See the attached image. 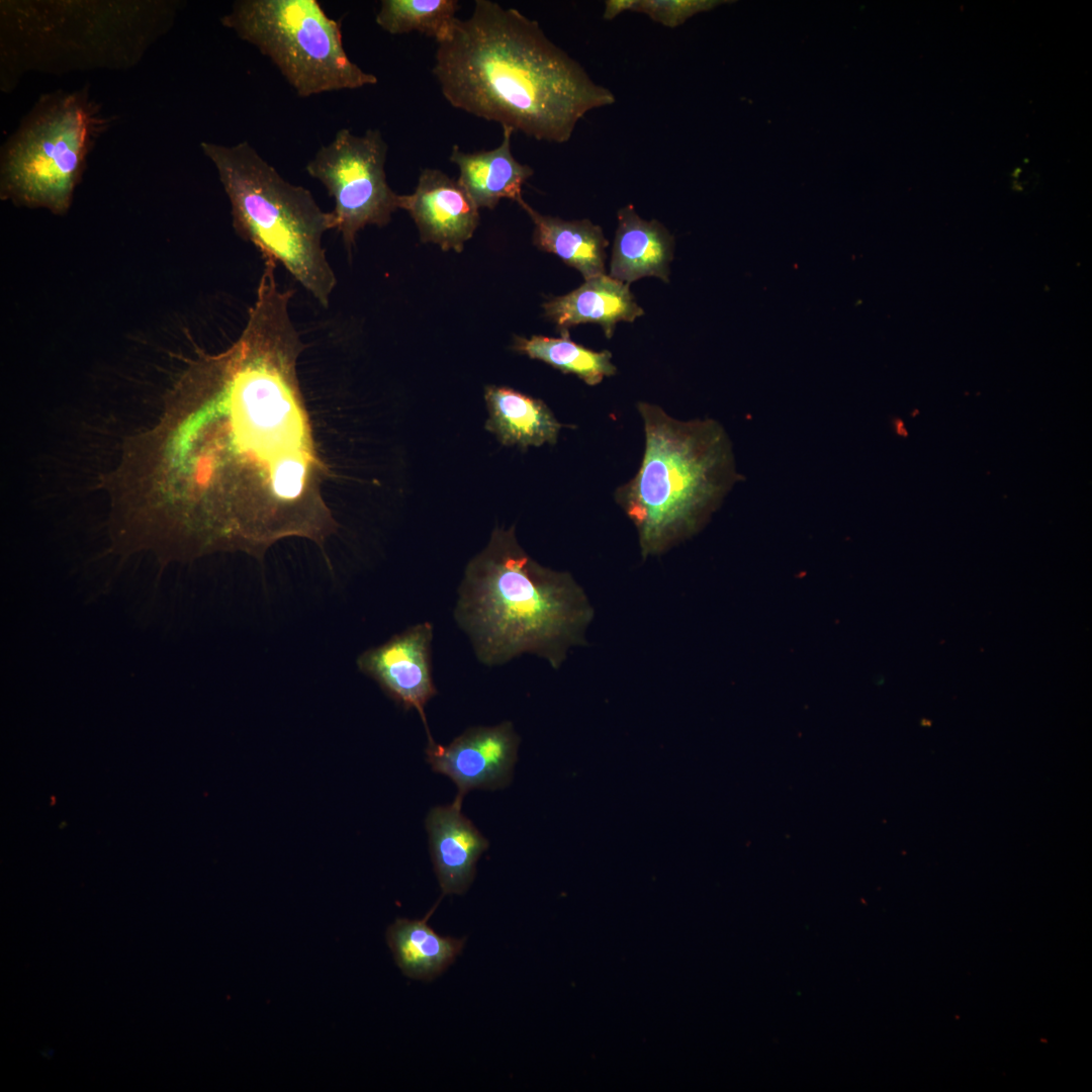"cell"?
Returning <instances> with one entry per match:
<instances>
[{"instance_id": "obj_13", "label": "cell", "mask_w": 1092, "mask_h": 1092, "mask_svg": "<svg viewBox=\"0 0 1092 1092\" xmlns=\"http://www.w3.org/2000/svg\"><path fill=\"white\" fill-rule=\"evenodd\" d=\"M455 800L433 807L426 817L430 853L442 895L464 894L476 872V862L488 840L461 812Z\"/></svg>"}, {"instance_id": "obj_21", "label": "cell", "mask_w": 1092, "mask_h": 1092, "mask_svg": "<svg viewBox=\"0 0 1092 1092\" xmlns=\"http://www.w3.org/2000/svg\"><path fill=\"white\" fill-rule=\"evenodd\" d=\"M457 0H382L376 23L390 34L421 32L436 41L456 18Z\"/></svg>"}, {"instance_id": "obj_20", "label": "cell", "mask_w": 1092, "mask_h": 1092, "mask_svg": "<svg viewBox=\"0 0 1092 1092\" xmlns=\"http://www.w3.org/2000/svg\"><path fill=\"white\" fill-rule=\"evenodd\" d=\"M514 348L532 359L540 360L563 373L576 375L588 385H597L605 377L616 373L612 354L605 350L597 352L573 342L568 332L560 338L532 336L516 338Z\"/></svg>"}, {"instance_id": "obj_7", "label": "cell", "mask_w": 1092, "mask_h": 1092, "mask_svg": "<svg viewBox=\"0 0 1092 1092\" xmlns=\"http://www.w3.org/2000/svg\"><path fill=\"white\" fill-rule=\"evenodd\" d=\"M111 121L87 87L40 96L2 148V197L65 213L88 154Z\"/></svg>"}, {"instance_id": "obj_23", "label": "cell", "mask_w": 1092, "mask_h": 1092, "mask_svg": "<svg viewBox=\"0 0 1092 1092\" xmlns=\"http://www.w3.org/2000/svg\"><path fill=\"white\" fill-rule=\"evenodd\" d=\"M634 0H608L605 2V10L603 17L606 20H612L620 13L632 9Z\"/></svg>"}, {"instance_id": "obj_9", "label": "cell", "mask_w": 1092, "mask_h": 1092, "mask_svg": "<svg viewBox=\"0 0 1092 1092\" xmlns=\"http://www.w3.org/2000/svg\"><path fill=\"white\" fill-rule=\"evenodd\" d=\"M386 154L387 145L378 129L356 135L342 128L305 167L334 198L333 230L342 235L348 250L360 230L386 225L399 208V195L386 180Z\"/></svg>"}, {"instance_id": "obj_3", "label": "cell", "mask_w": 1092, "mask_h": 1092, "mask_svg": "<svg viewBox=\"0 0 1092 1092\" xmlns=\"http://www.w3.org/2000/svg\"><path fill=\"white\" fill-rule=\"evenodd\" d=\"M454 617L477 659L502 665L531 653L557 669L584 642L594 609L571 574L539 564L519 544L515 528L495 527L467 564Z\"/></svg>"}, {"instance_id": "obj_14", "label": "cell", "mask_w": 1092, "mask_h": 1092, "mask_svg": "<svg viewBox=\"0 0 1092 1092\" xmlns=\"http://www.w3.org/2000/svg\"><path fill=\"white\" fill-rule=\"evenodd\" d=\"M545 315L556 324L560 333L579 324L600 325L607 338L613 336L620 322L632 323L643 314L629 284L606 274L590 279L573 291L550 299L543 304Z\"/></svg>"}, {"instance_id": "obj_12", "label": "cell", "mask_w": 1092, "mask_h": 1092, "mask_svg": "<svg viewBox=\"0 0 1092 1092\" xmlns=\"http://www.w3.org/2000/svg\"><path fill=\"white\" fill-rule=\"evenodd\" d=\"M398 207L410 213L422 241L443 250L460 252L479 222L477 205L457 180L438 169H424L415 191L399 195Z\"/></svg>"}, {"instance_id": "obj_18", "label": "cell", "mask_w": 1092, "mask_h": 1092, "mask_svg": "<svg viewBox=\"0 0 1092 1092\" xmlns=\"http://www.w3.org/2000/svg\"><path fill=\"white\" fill-rule=\"evenodd\" d=\"M518 203L533 221V243L538 249L555 254L578 270L584 280L605 274L609 243L600 225L588 219L564 220L541 214L524 199Z\"/></svg>"}, {"instance_id": "obj_15", "label": "cell", "mask_w": 1092, "mask_h": 1092, "mask_svg": "<svg viewBox=\"0 0 1092 1092\" xmlns=\"http://www.w3.org/2000/svg\"><path fill=\"white\" fill-rule=\"evenodd\" d=\"M514 131L503 126L502 143L492 150L465 153L456 145L452 148L449 159L459 169L457 182L478 208L492 209L503 198L516 202L523 199L522 186L534 171L514 158L511 151Z\"/></svg>"}, {"instance_id": "obj_17", "label": "cell", "mask_w": 1092, "mask_h": 1092, "mask_svg": "<svg viewBox=\"0 0 1092 1092\" xmlns=\"http://www.w3.org/2000/svg\"><path fill=\"white\" fill-rule=\"evenodd\" d=\"M485 429L509 447L527 449L557 442L562 425L540 399L506 386L488 385Z\"/></svg>"}, {"instance_id": "obj_2", "label": "cell", "mask_w": 1092, "mask_h": 1092, "mask_svg": "<svg viewBox=\"0 0 1092 1092\" xmlns=\"http://www.w3.org/2000/svg\"><path fill=\"white\" fill-rule=\"evenodd\" d=\"M433 73L455 108L538 141L566 143L588 111L616 102L536 20L490 0L452 21Z\"/></svg>"}, {"instance_id": "obj_4", "label": "cell", "mask_w": 1092, "mask_h": 1092, "mask_svg": "<svg viewBox=\"0 0 1092 1092\" xmlns=\"http://www.w3.org/2000/svg\"><path fill=\"white\" fill-rule=\"evenodd\" d=\"M644 453L615 499L636 528L642 557L659 555L697 533L738 480L732 445L711 419L679 421L638 402Z\"/></svg>"}, {"instance_id": "obj_19", "label": "cell", "mask_w": 1092, "mask_h": 1092, "mask_svg": "<svg viewBox=\"0 0 1092 1092\" xmlns=\"http://www.w3.org/2000/svg\"><path fill=\"white\" fill-rule=\"evenodd\" d=\"M423 919L398 918L386 930V941L404 976L430 981L442 974L461 953L465 939L442 936Z\"/></svg>"}, {"instance_id": "obj_16", "label": "cell", "mask_w": 1092, "mask_h": 1092, "mask_svg": "<svg viewBox=\"0 0 1092 1092\" xmlns=\"http://www.w3.org/2000/svg\"><path fill=\"white\" fill-rule=\"evenodd\" d=\"M673 255V238L659 221L645 220L633 205L618 211L610 276L630 283L645 276L667 282Z\"/></svg>"}, {"instance_id": "obj_8", "label": "cell", "mask_w": 1092, "mask_h": 1092, "mask_svg": "<svg viewBox=\"0 0 1092 1092\" xmlns=\"http://www.w3.org/2000/svg\"><path fill=\"white\" fill-rule=\"evenodd\" d=\"M220 21L267 56L300 97L377 83L349 59L340 21L315 0H239Z\"/></svg>"}, {"instance_id": "obj_11", "label": "cell", "mask_w": 1092, "mask_h": 1092, "mask_svg": "<svg viewBox=\"0 0 1092 1092\" xmlns=\"http://www.w3.org/2000/svg\"><path fill=\"white\" fill-rule=\"evenodd\" d=\"M433 627L420 623L393 635L386 642L368 648L357 658L359 670L405 710L414 709L430 733L425 707L437 695L432 677L431 644Z\"/></svg>"}, {"instance_id": "obj_6", "label": "cell", "mask_w": 1092, "mask_h": 1092, "mask_svg": "<svg viewBox=\"0 0 1092 1092\" xmlns=\"http://www.w3.org/2000/svg\"><path fill=\"white\" fill-rule=\"evenodd\" d=\"M200 146L229 197L236 233L264 261L281 264L327 308L337 284L322 245L324 234L333 230L331 212L321 209L308 189L286 181L248 142Z\"/></svg>"}, {"instance_id": "obj_10", "label": "cell", "mask_w": 1092, "mask_h": 1092, "mask_svg": "<svg viewBox=\"0 0 1092 1092\" xmlns=\"http://www.w3.org/2000/svg\"><path fill=\"white\" fill-rule=\"evenodd\" d=\"M519 743L513 724L505 721L490 727H471L448 745L428 742L426 757L433 771L456 785L455 800L462 803L472 790H497L510 785Z\"/></svg>"}, {"instance_id": "obj_5", "label": "cell", "mask_w": 1092, "mask_h": 1092, "mask_svg": "<svg viewBox=\"0 0 1092 1092\" xmlns=\"http://www.w3.org/2000/svg\"><path fill=\"white\" fill-rule=\"evenodd\" d=\"M168 2L46 1L1 5V62L12 87L28 71L126 69L172 22Z\"/></svg>"}, {"instance_id": "obj_22", "label": "cell", "mask_w": 1092, "mask_h": 1092, "mask_svg": "<svg viewBox=\"0 0 1092 1092\" xmlns=\"http://www.w3.org/2000/svg\"><path fill=\"white\" fill-rule=\"evenodd\" d=\"M713 0H634L632 11L643 13L666 27H676L693 15L721 4Z\"/></svg>"}, {"instance_id": "obj_1", "label": "cell", "mask_w": 1092, "mask_h": 1092, "mask_svg": "<svg viewBox=\"0 0 1092 1092\" xmlns=\"http://www.w3.org/2000/svg\"><path fill=\"white\" fill-rule=\"evenodd\" d=\"M275 272L263 270L237 341L189 364L114 474L133 519L189 555L262 558L284 538L323 546L338 528L297 375L305 346L289 313L295 291Z\"/></svg>"}]
</instances>
